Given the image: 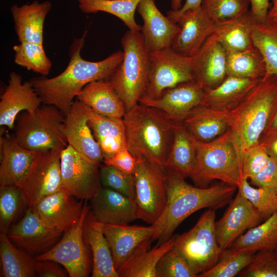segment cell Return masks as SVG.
<instances>
[{
    "mask_svg": "<svg viewBox=\"0 0 277 277\" xmlns=\"http://www.w3.org/2000/svg\"><path fill=\"white\" fill-rule=\"evenodd\" d=\"M253 44L262 53L266 67V75H277V19L267 17L256 22L252 33Z\"/></svg>",
    "mask_w": 277,
    "mask_h": 277,
    "instance_id": "cell-39",
    "label": "cell"
},
{
    "mask_svg": "<svg viewBox=\"0 0 277 277\" xmlns=\"http://www.w3.org/2000/svg\"><path fill=\"white\" fill-rule=\"evenodd\" d=\"M90 200L91 212L104 224L127 225L138 219L134 200L112 189L103 187Z\"/></svg>",
    "mask_w": 277,
    "mask_h": 277,
    "instance_id": "cell-25",
    "label": "cell"
},
{
    "mask_svg": "<svg viewBox=\"0 0 277 277\" xmlns=\"http://www.w3.org/2000/svg\"><path fill=\"white\" fill-rule=\"evenodd\" d=\"M266 217L238 192L222 217L215 223L217 244L228 249L246 230L260 224Z\"/></svg>",
    "mask_w": 277,
    "mask_h": 277,
    "instance_id": "cell-14",
    "label": "cell"
},
{
    "mask_svg": "<svg viewBox=\"0 0 277 277\" xmlns=\"http://www.w3.org/2000/svg\"><path fill=\"white\" fill-rule=\"evenodd\" d=\"M266 67L260 50L254 45L227 54V76L261 79L266 75Z\"/></svg>",
    "mask_w": 277,
    "mask_h": 277,
    "instance_id": "cell-37",
    "label": "cell"
},
{
    "mask_svg": "<svg viewBox=\"0 0 277 277\" xmlns=\"http://www.w3.org/2000/svg\"><path fill=\"white\" fill-rule=\"evenodd\" d=\"M269 0H250V11L256 22L265 21L270 8Z\"/></svg>",
    "mask_w": 277,
    "mask_h": 277,
    "instance_id": "cell-53",
    "label": "cell"
},
{
    "mask_svg": "<svg viewBox=\"0 0 277 277\" xmlns=\"http://www.w3.org/2000/svg\"><path fill=\"white\" fill-rule=\"evenodd\" d=\"M90 206L84 204L79 222L65 232L61 240L46 252L36 255V261L51 260L64 267L69 276L87 277L91 270L90 249L83 238V226Z\"/></svg>",
    "mask_w": 277,
    "mask_h": 277,
    "instance_id": "cell-11",
    "label": "cell"
},
{
    "mask_svg": "<svg viewBox=\"0 0 277 277\" xmlns=\"http://www.w3.org/2000/svg\"><path fill=\"white\" fill-rule=\"evenodd\" d=\"M167 204L161 215L152 224L155 231L151 240H157V245L168 241L180 224L194 212L206 208L217 209L228 204L238 188L224 183L205 188L194 187L185 179L167 172Z\"/></svg>",
    "mask_w": 277,
    "mask_h": 277,
    "instance_id": "cell-2",
    "label": "cell"
},
{
    "mask_svg": "<svg viewBox=\"0 0 277 277\" xmlns=\"http://www.w3.org/2000/svg\"><path fill=\"white\" fill-rule=\"evenodd\" d=\"M248 180L242 177L238 192L267 218L277 210V193L266 188L253 187Z\"/></svg>",
    "mask_w": 277,
    "mask_h": 277,
    "instance_id": "cell-43",
    "label": "cell"
},
{
    "mask_svg": "<svg viewBox=\"0 0 277 277\" xmlns=\"http://www.w3.org/2000/svg\"><path fill=\"white\" fill-rule=\"evenodd\" d=\"M272 3L270 6L267 17L274 19H277V0H271Z\"/></svg>",
    "mask_w": 277,
    "mask_h": 277,
    "instance_id": "cell-56",
    "label": "cell"
},
{
    "mask_svg": "<svg viewBox=\"0 0 277 277\" xmlns=\"http://www.w3.org/2000/svg\"><path fill=\"white\" fill-rule=\"evenodd\" d=\"M176 235L149 250V240L141 244L117 271L118 277H155V268L161 257L173 248Z\"/></svg>",
    "mask_w": 277,
    "mask_h": 277,
    "instance_id": "cell-32",
    "label": "cell"
},
{
    "mask_svg": "<svg viewBox=\"0 0 277 277\" xmlns=\"http://www.w3.org/2000/svg\"><path fill=\"white\" fill-rule=\"evenodd\" d=\"M180 28L174 37L171 48L185 56L192 57L206 40L214 33L216 22L212 19L201 5L187 10L174 21Z\"/></svg>",
    "mask_w": 277,
    "mask_h": 277,
    "instance_id": "cell-15",
    "label": "cell"
},
{
    "mask_svg": "<svg viewBox=\"0 0 277 277\" xmlns=\"http://www.w3.org/2000/svg\"><path fill=\"white\" fill-rule=\"evenodd\" d=\"M6 233H0V256L2 276L33 277L37 274L35 259L15 246Z\"/></svg>",
    "mask_w": 277,
    "mask_h": 277,
    "instance_id": "cell-36",
    "label": "cell"
},
{
    "mask_svg": "<svg viewBox=\"0 0 277 277\" xmlns=\"http://www.w3.org/2000/svg\"><path fill=\"white\" fill-rule=\"evenodd\" d=\"M133 175L137 219L152 225L161 215L167 204V172L146 159L138 157Z\"/></svg>",
    "mask_w": 277,
    "mask_h": 277,
    "instance_id": "cell-9",
    "label": "cell"
},
{
    "mask_svg": "<svg viewBox=\"0 0 277 277\" xmlns=\"http://www.w3.org/2000/svg\"><path fill=\"white\" fill-rule=\"evenodd\" d=\"M277 244V210L261 224L241 235L228 248L254 252L273 251Z\"/></svg>",
    "mask_w": 277,
    "mask_h": 277,
    "instance_id": "cell-35",
    "label": "cell"
},
{
    "mask_svg": "<svg viewBox=\"0 0 277 277\" xmlns=\"http://www.w3.org/2000/svg\"><path fill=\"white\" fill-rule=\"evenodd\" d=\"M204 88L195 81L179 84L165 90L159 97H142L138 103L160 110L176 122H182L196 107L201 105Z\"/></svg>",
    "mask_w": 277,
    "mask_h": 277,
    "instance_id": "cell-17",
    "label": "cell"
},
{
    "mask_svg": "<svg viewBox=\"0 0 277 277\" xmlns=\"http://www.w3.org/2000/svg\"><path fill=\"white\" fill-rule=\"evenodd\" d=\"M123 58L108 78L122 100L126 111L138 104L147 85L149 52L141 31L129 30L121 39Z\"/></svg>",
    "mask_w": 277,
    "mask_h": 277,
    "instance_id": "cell-5",
    "label": "cell"
},
{
    "mask_svg": "<svg viewBox=\"0 0 277 277\" xmlns=\"http://www.w3.org/2000/svg\"><path fill=\"white\" fill-rule=\"evenodd\" d=\"M277 135V94L273 109L267 126L260 139L259 143L264 144Z\"/></svg>",
    "mask_w": 277,
    "mask_h": 277,
    "instance_id": "cell-52",
    "label": "cell"
},
{
    "mask_svg": "<svg viewBox=\"0 0 277 277\" xmlns=\"http://www.w3.org/2000/svg\"><path fill=\"white\" fill-rule=\"evenodd\" d=\"M270 159L265 145H253L244 151L241 163L242 177L250 179L258 174Z\"/></svg>",
    "mask_w": 277,
    "mask_h": 277,
    "instance_id": "cell-48",
    "label": "cell"
},
{
    "mask_svg": "<svg viewBox=\"0 0 277 277\" xmlns=\"http://www.w3.org/2000/svg\"><path fill=\"white\" fill-rule=\"evenodd\" d=\"M77 200L61 189L43 197L33 207L47 226L66 232L79 222L83 213L84 205Z\"/></svg>",
    "mask_w": 277,
    "mask_h": 277,
    "instance_id": "cell-19",
    "label": "cell"
},
{
    "mask_svg": "<svg viewBox=\"0 0 277 277\" xmlns=\"http://www.w3.org/2000/svg\"><path fill=\"white\" fill-rule=\"evenodd\" d=\"M194 81L193 56L189 57L171 47L149 52V73L142 97L155 98L177 85Z\"/></svg>",
    "mask_w": 277,
    "mask_h": 277,
    "instance_id": "cell-10",
    "label": "cell"
},
{
    "mask_svg": "<svg viewBox=\"0 0 277 277\" xmlns=\"http://www.w3.org/2000/svg\"><path fill=\"white\" fill-rule=\"evenodd\" d=\"M277 94V75H265L229 111L231 138L240 163L245 150L259 143Z\"/></svg>",
    "mask_w": 277,
    "mask_h": 277,
    "instance_id": "cell-4",
    "label": "cell"
},
{
    "mask_svg": "<svg viewBox=\"0 0 277 277\" xmlns=\"http://www.w3.org/2000/svg\"><path fill=\"white\" fill-rule=\"evenodd\" d=\"M65 115L54 106L41 105L35 112L17 116L13 136L23 148L34 152L62 150L68 142L62 131Z\"/></svg>",
    "mask_w": 277,
    "mask_h": 277,
    "instance_id": "cell-7",
    "label": "cell"
},
{
    "mask_svg": "<svg viewBox=\"0 0 277 277\" xmlns=\"http://www.w3.org/2000/svg\"><path fill=\"white\" fill-rule=\"evenodd\" d=\"M203 0H186L185 4L182 7L177 10H171L167 12V16L174 22L176 18L184 11L189 9H194L201 5Z\"/></svg>",
    "mask_w": 277,
    "mask_h": 277,
    "instance_id": "cell-54",
    "label": "cell"
},
{
    "mask_svg": "<svg viewBox=\"0 0 277 277\" xmlns=\"http://www.w3.org/2000/svg\"><path fill=\"white\" fill-rule=\"evenodd\" d=\"M215 210L209 209L189 231L176 235L173 248L188 262L197 275L212 267L224 251L216 240Z\"/></svg>",
    "mask_w": 277,
    "mask_h": 277,
    "instance_id": "cell-8",
    "label": "cell"
},
{
    "mask_svg": "<svg viewBox=\"0 0 277 277\" xmlns=\"http://www.w3.org/2000/svg\"><path fill=\"white\" fill-rule=\"evenodd\" d=\"M104 224L87 213L83 226V238L92 255V277H118L108 241L103 231Z\"/></svg>",
    "mask_w": 277,
    "mask_h": 277,
    "instance_id": "cell-28",
    "label": "cell"
},
{
    "mask_svg": "<svg viewBox=\"0 0 277 277\" xmlns=\"http://www.w3.org/2000/svg\"><path fill=\"white\" fill-rule=\"evenodd\" d=\"M85 107L88 123L100 145L104 159L113 156L120 150L126 147L123 118L102 115L86 105Z\"/></svg>",
    "mask_w": 277,
    "mask_h": 277,
    "instance_id": "cell-30",
    "label": "cell"
},
{
    "mask_svg": "<svg viewBox=\"0 0 277 277\" xmlns=\"http://www.w3.org/2000/svg\"><path fill=\"white\" fill-rule=\"evenodd\" d=\"M194 140L195 164L191 178L199 187L205 188L214 180L238 187L242 180L240 163L229 129L209 142Z\"/></svg>",
    "mask_w": 277,
    "mask_h": 277,
    "instance_id": "cell-6",
    "label": "cell"
},
{
    "mask_svg": "<svg viewBox=\"0 0 277 277\" xmlns=\"http://www.w3.org/2000/svg\"><path fill=\"white\" fill-rule=\"evenodd\" d=\"M60 264L51 260L36 261L35 270L40 277H65L67 272Z\"/></svg>",
    "mask_w": 277,
    "mask_h": 277,
    "instance_id": "cell-51",
    "label": "cell"
},
{
    "mask_svg": "<svg viewBox=\"0 0 277 277\" xmlns=\"http://www.w3.org/2000/svg\"><path fill=\"white\" fill-rule=\"evenodd\" d=\"M182 0H171V6L172 10H177L180 9L182 5Z\"/></svg>",
    "mask_w": 277,
    "mask_h": 277,
    "instance_id": "cell-57",
    "label": "cell"
},
{
    "mask_svg": "<svg viewBox=\"0 0 277 277\" xmlns=\"http://www.w3.org/2000/svg\"><path fill=\"white\" fill-rule=\"evenodd\" d=\"M195 156L193 138L182 123H177L164 169L177 177L184 179L190 177L195 167Z\"/></svg>",
    "mask_w": 277,
    "mask_h": 277,
    "instance_id": "cell-33",
    "label": "cell"
},
{
    "mask_svg": "<svg viewBox=\"0 0 277 277\" xmlns=\"http://www.w3.org/2000/svg\"><path fill=\"white\" fill-rule=\"evenodd\" d=\"M138 158L134 156L125 147L120 150L113 156L104 159L105 164L115 167L123 172L133 174L134 173Z\"/></svg>",
    "mask_w": 277,
    "mask_h": 277,
    "instance_id": "cell-50",
    "label": "cell"
},
{
    "mask_svg": "<svg viewBox=\"0 0 277 277\" xmlns=\"http://www.w3.org/2000/svg\"><path fill=\"white\" fill-rule=\"evenodd\" d=\"M95 113L122 119L126 110L121 97L108 79L87 84L76 97Z\"/></svg>",
    "mask_w": 277,
    "mask_h": 277,
    "instance_id": "cell-29",
    "label": "cell"
},
{
    "mask_svg": "<svg viewBox=\"0 0 277 277\" xmlns=\"http://www.w3.org/2000/svg\"><path fill=\"white\" fill-rule=\"evenodd\" d=\"M261 79L227 76L219 86L204 90L201 105L230 111L256 85Z\"/></svg>",
    "mask_w": 277,
    "mask_h": 277,
    "instance_id": "cell-34",
    "label": "cell"
},
{
    "mask_svg": "<svg viewBox=\"0 0 277 277\" xmlns=\"http://www.w3.org/2000/svg\"><path fill=\"white\" fill-rule=\"evenodd\" d=\"M123 121L130 152L164 169L179 122L160 110L140 103L126 111Z\"/></svg>",
    "mask_w": 277,
    "mask_h": 277,
    "instance_id": "cell-3",
    "label": "cell"
},
{
    "mask_svg": "<svg viewBox=\"0 0 277 277\" xmlns=\"http://www.w3.org/2000/svg\"><path fill=\"white\" fill-rule=\"evenodd\" d=\"M103 231L117 271L141 244L152 239L155 228L153 225L140 226L104 224Z\"/></svg>",
    "mask_w": 277,
    "mask_h": 277,
    "instance_id": "cell-24",
    "label": "cell"
},
{
    "mask_svg": "<svg viewBox=\"0 0 277 277\" xmlns=\"http://www.w3.org/2000/svg\"><path fill=\"white\" fill-rule=\"evenodd\" d=\"M195 276H197V274L173 247L161 257L155 268V277Z\"/></svg>",
    "mask_w": 277,
    "mask_h": 277,
    "instance_id": "cell-44",
    "label": "cell"
},
{
    "mask_svg": "<svg viewBox=\"0 0 277 277\" xmlns=\"http://www.w3.org/2000/svg\"><path fill=\"white\" fill-rule=\"evenodd\" d=\"M100 177L102 185L135 199V182L133 174L123 172L114 166L105 164L100 167Z\"/></svg>",
    "mask_w": 277,
    "mask_h": 277,
    "instance_id": "cell-45",
    "label": "cell"
},
{
    "mask_svg": "<svg viewBox=\"0 0 277 277\" xmlns=\"http://www.w3.org/2000/svg\"><path fill=\"white\" fill-rule=\"evenodd\" d=\"M250 0H203L201 6L215 22L229 19L247 11Z\"/></svg>",
    "mask_w": 277,
    "mask_h": 277,
    "instance_id": "cell-46",
    "label": "cell"
},
{
    "mask_svg": "<svg viewBox=\"0 0 277 277\" xmlns=\"http://www.w3.org/2000/svg\"><path fill=\"white\" fill-rule=\"evenodd\" d=\"M137 11L143 21L141 32L147 49L152 51L170 47L180 30L178 24L161 12L154 0H141Z\"/></svg>",
    "mask_w": 277,
    "mask_h": 277,
    "instance_id": "cell-22",
    "label": "cell"
},
{
    "mask_svg": "<svg viewBox=\"0 0 277 277\" xmlns=\"http://www.w3.org/2000/svg\"><path fill=\"white\" fill-rule=\"evenodd\" d=\"M263 144L265 145L269 156L277 162V135Z\"/></svg>",
    "mask_w": 277,
    "mask_h": 277,
    "instance_id": "cell-55",
    "label": "cell"
},
{
    "mask_svg": "<svg viewBox=\"0 0 277 277\" xmlns=\"http://www.w3.org/2000/svg\"><path fill=\"white\" fill-rule=\"evenodd\" d=\"M256 22L248 10L235 17L216 22L214 33L228 53L241 51L253 45L252 33Z\"/></svg>",
    "mask_w": 277,
    "mask_h": 277,
    "instance_id": "cell-31",
    "label": "cell"
},
{
    "mask_svg": "<svg viewBox=\"0 0 277 277\" xmlns=\"http://www.w3.org/2000/svg\"><path fill=\"white\" fill-rule=\"evenodd\" d=\"M62 131L73 149L93 162H103L101 149L88 123L85 105L77 99L65 115Z\"/></svg>",
    "mask_w": 277,
    "mask_h": 277,
    "instance_id": "cell-21",
    "label": "cell"
},
{
    "mask_svg": "<svg viewBox=\"0 0 277 277\" xmlns=\"http://www.w3.org/2000/svg\"><path fill=\"white\" fill-rule=\"evenodd\" d=\"M87 32L86 30L81 37L73 40L70 47L68 65L61 74L52 78L42 75L30 80L42 103L54 106L65 115L69 112L73 99L87 84L108 79L123 58V51L119 50L97 62L83 59L81 53Z\"/></svg>",
    "mask_w": 277,
    "mask_h": 277,
    "instance_id": "cell-1",
    "label": "cell"
},
{
    "mask_svg": "<svg viewBox=\"0 0 277 277\" xmlns=\"http://www.w3.org/2000/svg\"><path fill=\"white\" fill-rule=\"evenodd\" d=\"M141 0H77L79 9L85 13L104 12L121 19L129 30L141 31L135 20V12Z\"/></svg>",
    "mask_w": 277,
    "mask_h": 277,
    "instance_id": "cell-38",
    "label": "cell"
},
{
    "mask_svg": "<svg viewBox=\"0 0 277 277\" xmlns=\"http://www.w3.org/2000/svg\"><path fill=\"white\" fill-rule=\"evenodd\" d=\"M227 54L213 33L193 56L194 81L204 90L215 88L227 76Z\"/></svg>",
    "mask_w": 277,
    "mask_h": 277,
    "instance_id": "cell-20",
    "label": "cell"
},
{
    "mask_svg": "<svg viewBox=\"0 0 277 277\" xmlns=\"http://www.w3.org/2000/svg\"><path fill=\"white\" fill-rule=\"evenodd\" d=\"M52 8L49 1L31 3L10 7L14 27L19 43L30 42L43 45L44 25Z\"/></svg>",
    "mask_w": 277,
    "mask_h": 277,
    "instance_id": "cell-26",
    "label": "cell"
},
{
    "mask_svg": "<svg viewBox=\"0 0 277 277\" xmlns=\"http://www.w3.org/2000/svg\"><path fill=\"white\" fill-rule=\"evenodd\" d=\"M99 166L68 145L61 152L62 189L78 200H90L102 187Z\"/></svg>",
    "mask_w": 277,
    "mask_h": 277,
    "instance_id": "cell-12",
    "label": "cell"
},
{
    "mask_svg": "<svg viewBox=\"0 0 277 277\" xmlns=\"http://www.w3.org/2000/svg\"><path fill=\"white\" fill-rule=\"evenodd\" d=\"M26 205L20 188L0 186V230L7 234L10 227Z\"/></svg>",
    "mask_w": 277,
    "mask_h": 277,
    "instance_id": "cell-42",
    "label": "cell"
},
{
    "mask_svg": "<svg viewBox=\"0 0 277 277\" xmlns=\"http://www.w3.org/2000/svg\"><path fill=\"white\" fill-rule=\"evenodd\" d=\"M62 233L47 226L33 207H28L21 221L10 227L7 234L18 247L41 254L50 249Z\"/></svg>",
    "mask_w": 277,
    "mask_h": 277,
    "instance_id": "cell-16",
    "label": "cell"
},
{
    "mask_svg": "<svg viewBox=\"0 0 277 277\" xmlns=\"http://www.w3.org/2000/svg\"><path fill=\"white\" fill-rule=\"evenodd\" d=\"M38 153L22 147L13 135H1L0 186L21 188Z\"/></svg>",
    "mask_w": 277,
    "mask_h": 277,
    "instance_id": "cell-23",
    "label": "cell"
},
{
    "mask_svg": "<svg viewBox=\"0 0 277 277\" xmlns=\"http://www.w3.org/2000/svg\"><path fill=\"white\" fill-rule=\"evenodd\" d=\"M274 251H275V252L277 253V244H276V246L274 249Z\"/></svg>",
    "mask_w": 277,
    "mask_h": 277,
    "instance_id": "cell-58",
    "label": "cell"
},
{
    "mask_svg": "<svg viewBox=\"0 0 277 277\" xmlns=\"http://www.w3.org/2000/svg\"><path fill=\"white\" fill-rule=\"evenodd\" d=\"M181 123L193 138L201 142H209L229 129V111L200 105Z\"/></svg>",
    "mask_w": 277,
    "mask_h": 277,
    "instance_id": "cell-27",
    "label": "cell"
},
{
    "mask_svg": "<svg viewBox=\"0 0 277 277\" xmlns=\"http://www.w3.org/2000/svg\"><path fill=\"white\" fill-rule=\"evenodd\" d=\"M13 49L14 62L17 65L42 76L49 74L52 62L46 55L43 44L21 42Z\"/></svg>",
    "mask_w": 277,
    "mask_h": 277,
    "instance_id": "cell-40",
    "label": "cell"
},
{
    "mask_svg": "<svg viewBox=\"0 0 277 277\" xmlns=\"http://www.w3.org/2000/svg\"><path fill=\"white\" fill-rule=\"evenodd\" d=\"M240 277H277V253L274 250L255 253Z\"/></svg>",
    "mask_w": 277,
    "mask_h": 277,
    "instance_id": "cell-47",
    "label": "cell"
},
{
    "mask_svg": "<svg viewBox=\"0 0 277 277\" xmlns=\"http://www.w3.org/2000/svg\"><path fill=\"white\" fill-rule=\"evenodd\" d=\"M255 252L236 251L227 249L219 260L210 268L199 274L200 277H234L250 263Z\"/></svg>",
    "mask_w": 277,
    "mask_h": 277,
    "instance_id": "cell-41",
    "label": "cell"
},
{
    "mask_svg": "<svg viewBox=\"0 0 277 277\" xmlns=\"http://www.w3.org/2000/svg\"><path fill=\"white\" fill-rule=\"evenodd\" d=\"M60 150L38 152L21 187L27 206L62 189Z\"/></svg>",
    "mask_w": 277,
    "mask_h": 277,
    "instance_id": "cell-13",
    "label": "cell"
},
{
    "mask_svg": "<svg viewBox=\"0 0 277 277\" xmlns=\"http://www.w3.org/2000/svg\"><path fill=\"white\" fill-rule=\"evenodd\" d=\"M250 180L251 184L270 189L277 193V162L270 156L263 169Z\"/></svg>",
    "mask_w": 277,
    "mask_h": 277,
    "instance_id": "cell-49",
    "label": "cell"
},
{
    "mask_svg": "<svg viewBox=\"0 0 277 277\" xmlns=\"http://www.w3.org/2000/svg\"><path fill=\"white\" fill-rule=\"evenodd\" d=\"M22 78L16 72H10L8 84L0 97V125L10 130L13 129L19 113L24 111L33 113L42 103L31 82L23 83Z\"/></svg>",
    "mask_w": 277,
    "mask_h": 277,
    "instance_id": "cell-18",
    "label": "cell"
}]
</instances>
